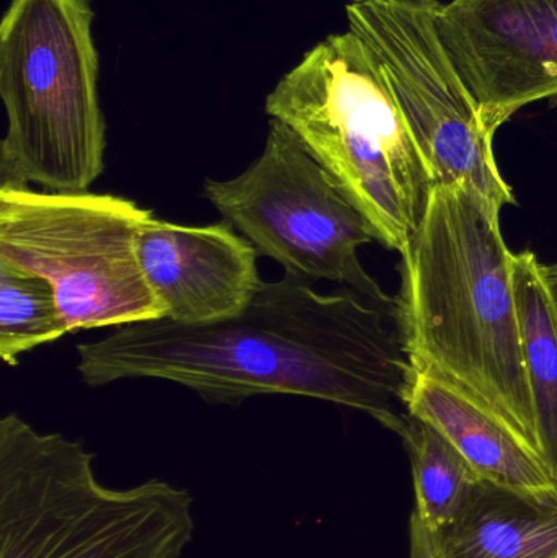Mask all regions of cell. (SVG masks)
Here are the masks:
<instances>
[{
    "label": "cell",
    "mask_w": 557,
    "mask_h": 558,
    "mask_svg": "<svg viewBox=\"0 0 557 558\" xmlns=\"http://www.w3.org/2000/svg\"><path fill=\"white\" fill-rule=\"evenodd\" d=\"M435 26L493 133L526 105L557 101V0H450Z\"/></svg>",
    "instance_id": "9c48e42d"
},
{
    "label": "cell",
    "mask_w": 557,
    "mask_h": 558,
    "mask_svg": "<svg viewBox=\"0 0 557 558\" xmlns=\"http://www.w3.org/2000/svg\"><path fill=\"white\" fill-rule=\"evenodd\" d=\"M401 257L395 322L412 373L464 393L540 456L500 222L461 186H434Z\"/></svg>",
    "instance_id": "7a4b0ae2"
},
{
    "label": "cell",
    "mask_w": 557,
    "mask_h": 558,
    "mask_svg": "<svg viewBox=\"0 0 557 558\" xmlns=\"http://www.w3.org/2000/svg\"><path fill=\"white\" fill-rule=\"evenodd\" d=\"M440 0H359L347 5L349 29L385 72L434 185L467 190L500 222L516 196L494 154L496 133L438 38Z\"/></svg>",
    "instance_id": "ba28073f"
},
{
    "label": "cell",
    "mask_w": 557,
    "mask_h": 558,
    "mask_svg": "<svg viewBox=\"0 0 557 558\" xmlns=\"http://www.w3.org/2000/svg\"><path fill=\"white\" fill-rule=\"evenodd\" d=\"M368 219L379 244L402 254L434 189L382 65L359 35L327 36L265 100Z\"/></svg>",
    "instance_id": "3957f363"
},
{
    "label": "cell",
    "mask_w": 557,
    "mask_h": 558,
    "mask_svg": "<svg viewBox=\"0 0 557 558\" xmlns=\"http://www.w3.org/2000/svg\"><path fill=\"white\" fill-rule=\"evenodd\" d=\"M395 312L352 289L323 294L303 279L264 281L238 317L209 325L170 318L114 328L77 347L90 387L123 379L179 384L209 403L296 396L347 407L402 435L411 377Z\"/></svg>",
    "instance_id": "6da1fadb"
},
{
    "label": "cell",
    "mask_w": 557,
    "mask_h": 558,
    "mask_svg": "<svg viewBox=\"0 0 557 558\" xmlns=\"http://www.w3.org/2000/svg\"><path fill=\"white\" fill-rule=\"evenodd\" d=\"M203 192L225 222L284 274L311 284L340 282L395 312V299L360 262V248L378 242L372 225L280 121L270 120L264 150L247 170L234 179H208Z\"/></svg>",
    "instance_id": "52a82bcc"
},
{
    "label": "cell",
    "mask_w": 557,
    "mask_h": 558,
    "mask_svg": "<svg viewBox=\"0 0 557 558\" xmlns=\"http://www.w3.org/2000/svg\"><path fill=\"white\" fill-rule=\"evenodd\" d=\"M543 267L533 252L513 254L523 361L540 456L557 484V307Z\"/></svg>",
    "instance_id": "4fadbf2b"
},
{
    "label": "cell",
    "mask_w": 557,
    "mask_h": 558,
    "mask_svg": "<svg viewBox=\"0 0 557 558\" xmlns=\"http://www.w3.org/2000/svg\"><path fill=\"white\" fill-rule=\"evenodd\" d=\"M543 270H545L546 282H548L549 292H552L553 301H555L557 307V264L545 265Z\"/></svg>",
    "instance_id": "e0dca14e"
},
{
    "label": "cell",
    "mask_w": 557,
    "mask_h": 558,
    "mask_svg": "<svg viewBox=\"0 0 557 558\" xmlns=\"http://www.w3.org/2000/svg\"><path fill=\"white\" fill-rule=\"evenodd\" d=\"M555 558H557V556Z\"/></svg>",
    "instance_id": "d6986e66"
},
{
    "label": "cell",
    "mask_w": 557,
    "mask_h": 558,
    "mask_svg": "<svg viewBox=\"0 0 557 558\" xmlns=\"http://www.w3.org/2000/svg\"><path fill=\"white\" fill-rule=\"evenodd\" d=\"M137 254L166 318L177 324L238 317L264 282L257 248L228 222L183 226L153 218L137 238Z\"/></svg>",
    "instance_id": "30bf717a"
},
{
    "label": "cell",
    "mask_w": 557,
    "mask_h": 558,
    "mask_svg": "<svg viewBox=\"0 0 557 558\" xmlns=\"http://www.w3.org/2000/svg\"><path fill=\"white\" fill-rule=\"evenodd\" d=\"M409 539H411L409 558H438L431 533L415 511H412L411 523H409Z\"/></svg>",
    "instance_id": "2e32d148"
},
{
    "label": "cell",
    "mask_w": 557,
    "mask_h": 558,
    "mask_svg": "<svg viewBox=\"0 0 557 558\" xmlns=\"http://www.w3.org/2000/svg\"><path fill=\"white\" fill-rule=\"evenodd\" d=\"M432 541L438 558H555L557 504L481 481L457 521Z\"/></svg>",
    "instance_id": "7c38bea8"
},
{
    "label": "cell",
    "mask_w": 557,
    "mask_h": 558,
    "mask_svg": "<svg viewBox=\"0 0 557 558\" xmlns=\"http://www.w3.org/2000/svg\"><path fill=\"white\" fill-rule=\"evenodd\" d=\"M404 405L409 415L440 432L481 481L557 504V484L543 459L493 413L435 377L412 373Z\"/></svg>",
    "instance_id": "8fae6325"
},
{
    "label": "cell",
    "mask_w": 557,
    "mask_h": 558,
    "mask_svg": "<svg viewBox=\"0 0 557 558\" xmlns=\"http://www.w3.org/2000/svg\"><path fill=\"white\" fill-rule=\"evenodd\" d=\"M401 438L411 456L414 511L435 536L457 521L481 478L440 432L409 413Z\"/></svg>",
    "instance_id": "5bb4252c"
},
{
    "label": "cell",
    "mask_w": 557,
    "mask_h": 558,
    "mask_svg": "<svg viewBox=\"0 0 557 558\" xmlns=\"http://www.w3.org/2000/svg\"><path fill=\"white\" fill-rule=\"evenodd\" d=\"M133 199L0 185V262L48 279L68 333L166 318L137 254Z\"/></svg>",
    "instance_id": "8992f818"
},
{
    "label": "cell",
    "mask_w": 557,
    "mask_h": 558,
    "mask_svg": "<svg viewBox=\"0 0 557 558\" xmlns=\"http://www.w3.org/2000/svg\"><path fill=\"white\" fill-rule=\"evenodd\" d=\"M68 335L48 279L0 262V357L7 366Z\"/></svg>",
    "instance_id": "9a60e30c"
},
{
    "label": "cell",
    "mask_w": 557,
    "mask_h": 558,
    "mask_svg": "<svg viewBox=\"0 0 557 558\" xmlns=\"http://www.w3.org/2000/svg\"><path fill=\"white\" fill-rule=\"evenodd\" d=\"M90 0H10L0 23V185L90 192L105 170Z\"/></svg>",
    "instance_id": "5b68a950"
},
{
    "label": "cell",
    "mask_w": 557,
    "mask_h": 558,
    "mask_svg": "<svg viewBox=\"0 0 557 558\" xmlns=\"http://www.w3.org/2000/svg\"><path fill=\"white\" fill-rule=\"evenodd\" d=\"M77 439L0 420V558H180L195 533L185 488L100 484Z\"/></svg>",
    "instance_id": "277c9868"
},
{
    "label": "cell",
    "mask_w": 557,
    "mask_h": 558,
    "mask_svg": "<svg viewBox=\"0 0 557 558\" xmlns=\"http://www.w3.org/2000/svg\"><path fill=\"white\" fill-rule=\"evenodd\" d=\"M352 2H359V0H352Z\"/></svg>",
    "instance_id": "ac0fdd59"
}]
</instances>
